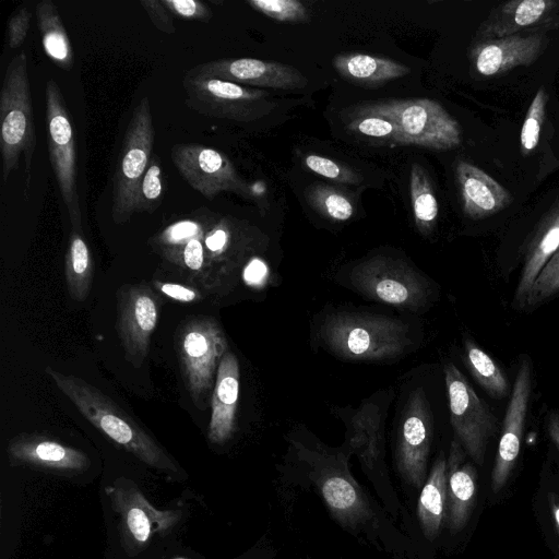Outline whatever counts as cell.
<instances>
[{"mask_svg":"<svg viewBox=\"0 0 559 559\" xmlns=\"http://www.w3.org/2000/svg\"><path fill=\"white\" fill-rule=\"evenodd\" d=\"M45 372L79 412L115 443L155 468L177 471L176 464L160 445L99 389L82 378L62 373L51 367H47Z\"/></svg>","mask_w":559,"mask_h":559,"instance_id":"1","label":"cell"},{"mask_svg":"<svg viewBox=\"0 0 559 559\" xmlns=\"http://www.w3.org/2000/svg\"><path fill=\"white\" fill-rule=\"evenodd\" d=\"M36 147L28 66L25 52L15 55L8 63L0 92V148L2 179L7 182L19 168L24 155V192L31 182L33 155Z\"/></svg>","mask_w":559,"mask_h":559,"instance_id":"2","label":"cell"},{"mask_svg":"<svg viewBox=\"0 0 559 559\" xmlns=\"http://www.w3.org/2000/svg\"><path fill=\"white\" fill-rule=\"evenodd\" d=\"M321 336L335 355L350 360H388L412 344L401 320L359 312H337L323 323Z\"/></svg>","mask_w":559,"mask_h":559,"instance_id":"3","label":"cell"},{"mask_svg":"<svg viewBox=\"0 0 559 559\" xmlns=\"http://www.w3.org/2000/svg\"><path fill=\"white\" fill-rule=\"evenodd\" d=\"M176 350L182 379L199 409L211 403L219 362L228 343L219 323L209 316H194L179 325Z\"/></svg>","mask_w":559,"mask_h":559,"instance_id":"4","label":"cell"},{"mask_svg":"<svg viewBox=\"0 0 559 559\" xmlns=\"http://www.w3.org/2000/svg\"><path fill=\"white\" fill-rule=\"evenodd\" d=\"M350 115H373L393 121L400 129L402 145L448 151L462 141L459 122L441 104L429 98L367 103L357 106Z\"/></svg>","mask_w":559,"mask_h":559,"instance_id":"5","label":"cell"},{"mask_svg":"<svg viewBox=\"0 0 559 559\" xmlns=\"http://www.w3.org/2000/svg\"><path fill=\"white\" fill-rule=\"evenodd\" d=\"M155 130L148 96H144L127 126L112 181L111 218L124 224L136 213L140 182L150 164Z\"/></svg>","mask_w":559,"mask_h":559,"instance_id":"6","label":"cell"},{"mask_svg":"<svg viewBox=\"0 0 559 559\" xmlns=\"http://www.w3.org/2000/svg\"><path fill=\"white\" fill-rule=\"evenodd\" d=\"M186 104L202 116L251 122L269 115L276 106L271 94L234 82L183 75Z\"/></svg>","mask_w":559,"mask_h":559,"instance_id":"7","label":"cell"},{"mask_svg":"<svg viewBox=\"0 0 559 559\" xmlns=\"http://www.w3.org/2000/svg\"><path fill=\"white\" fill-rule=\"evenodd\" d=\"M353 286L365 296L409 310L428 301V281L405 261L377 255L358 263L349 276Z\"/></svg>","mask_w":559,"mask_h":559,"instance_id":"8","label":"cell"},{"mask_svg":"<svg viewBox=\"0 0 559 559\" xmlns=\"http://www.w3.org/2000/svg\"><path fill=\"white\" fill-rule=\"evenodd\" d=\"M45 100L50 165L71 225L73 229L82 230V212L76 187L74 132L61 88L52 79L46 83Z\"/></svg>","mask_w":559,"mask_h":559,"instance_id":"9","label":"cell"},{"mask_svg":"<svg viewBox=\"0 0 559 559\" xmlns=\"http://www.w3.org/2000/svg\"><path fill=\"white\" fill-rule=\"evenodd\" d=\"M444 380L455 438L472 460L483 465L487 444L497 432L498 418L452 362L444 366Z\"/></svg>","mask_w":559,"mask_h":559,"instance_id":"10","label":"cell"},{"mask_svg":"<svg viewBox=\"0 0 559 559\" xmlns=\"http://www.w3.org/2000/svg\"><path fill=\"white\" fill-rule=\"evenodd\" d=\"M170 158L187 183L212 200L223 192L251 198L253 192L221 151L197 143L175 144Z\"/></svg>","mask_w":559,"mask_h":559,"instance_id":"11","label":"cell"},{"mask_svg":"<svg viewBox=\"0 0 559 559\" xmlns=\"http://www.w3.org/2000/svg\"><path fill=\"white\" fill-rule=\"evenodd\" d=\"M433 438L430 404L421 388L414 390L405 404L396 443V467L403 480L421 489L427 479L428 456Z\"/></svg>","mask_w":559,"mask_h":559,"instance_id":"12","label":"cell"},{"mask_svg":"<svg viewBox=\"0 0 559 559\" xmlns=\"http://www.w3.org/2000/svg\"><path fill=\"white\" fill-rule=\"evenodd\" d=\"M159 307V297L147 285H124L117 292V332L124 357L134 368L148 355Z\"/></svg>","mask_w":559,"mask_h":559,"instance_id":"13","label":"cell"},{"mask_svg":"<svg viewBox=\"0 0 559 559\" xmlns=\"http://www.w3.org/2000/svg\"><path fill=\"white\" fill-rule=\"evenodd\" d=\"M185 75L289 91L301 90L308 84V79L295 67L254 58L212 60L197 64Z\"/></svg>","mask_w":559,"mask_h":559,"instance_id":"14","label":"cell"},{"mask_svg":"<svg viewBox=\"0 0 559 559\" xmlns=\"http://www.w3.org/2000/svg\"><path fill=\"white\" fill-rule=\"evenodd\" d=\"M532 394V366L523 356L506 409L501 436L491 473V489L499 492L516 463Z\"/></svg>","mask_w":559,"mask_h":559,"instance_id":"15","label":"cell"},{"mask_svg":"<svg viewBox=\"0 0 559 559\" xmlns=\"http://www.w3.org/2000/svg\"><path fill=\"white\" fill-rule=\"evenodd\" d=\"M542 32H525L498 39L480 40L471 51L476 71L484 76L504 73L534 63L547 46Z\"/></svg>","mask_w":559,"mask_h":559,"instance_id":"16","label":"cell"},{"mask_svg":"<svg viewBox=\"0 0 559 559\" xmlns=\"http://www.w3.org/2000/svg\"><path fill=\"white\" fill-rule=\"evenodd\" d=\"M205 253L223 287L250 250V237L242 222L215 215L204 234Z\"/></svg>","mask_w":559,"mask_h":559,"instance_id":"17","label":"cell"},{"mask_svg":"<svg viewBox=\"0 0 559 559\" xmlns=\"http://www.w3.org/2000/svg\"><path fill=\"white\" fill-rule=\"evenodd\" d=\"M559 2L552 0H512L496 7L480 24L476 36L480 40L498 39L542 28L549 24Z\"/></svg>","mask_w":559,"mask_h":559,"instance_id":"18","label":"cell"},{"mask_svg":"<svg viewBox=\"0 0 559 559\" xmlns=\"http://www.w3.org/2000/svg\"><path fill=\"white\" fill-rule=\"evenodd\" d=\"M455 174L463 212L469 218L484 219L510 205V192L477 166L461 160Z\"/></svg>","mask_w":559,"mask_h":559,"instance_id":"19","label":"cell"},{"mask_svg":"<svg viewBox=\"0 0 559 559\" xmlns=\"http://www.w3.org/2000/svg\"><path fill=\"white\" fill-rule=\"evenodd\" d=\"M239 377L238 359L228 350L219 362L211 399L207 437L212 443H225L236 430Z\"/></svg>","mask_w":559,"mask_h":559,"instance_id":"20","label":"cell"},{"mask_svg":"<svg viewBox=\"0 0 559 559\" xmlns=\"http://www.w3.org/2000/svg\"><path fill=\"white\" fill-rule=\"evenodd\" d=\"M8 455L16 464L60 472H79L88 465L81 451L40 435L15 437L8 445Z\"/></svg>","mask_w":559,"mask_h":559,"instance_id":"21","label":"cell"},{"mask_svg":"<svg viewBox=\"0 0 559 559\" xmlns=\"http://www.w3.org/2000/svg\"><path fill=\"white\" fill-rule=\"evenodd\" d=\"M465 450L455 438L447 460V521L453 533L467 523L476 493V471L464 461Z\"/></svg>","mask_w":559,"mask_h":559,"instance_id":"22","label":"cell"},{"mask_svg":"<svg viewBox=\"0 0 559 559\" xmlns=\"http://www.w3.org/2000/svg\"><path fill=\"white\" fill-rule=\"evenodd\" d=\"M559 248V203L544 218L528 243L520 280L514 293V305L523 308L528 293L542 269Z\"/></svg>","mask_w":559,"mask_h":559,"instance_id":"23","label":"cell"},{"mask_svg":"<svg viewBox=\"0 0 559 559\" xmlns=\"http://www.w3.org/2000/svg\"><path fill=\"white\" fill-rule=\"evenodd\" d=\"M335 71L346 81L374 87L407 75L411 69L395 60L366 53L347 52L333 58Z\"/></svg>","mask_w":559,"mask_h":559,"instance_id":"24","label":"cell"},{"mask_svg":"<svg viewBox=\"0 0 559 559\" xmlns=\"http://www.w3.org/2000/svg\"><path fill=\"white\" fill-rule=\"evenodd\" d=\"M447 515V460L441 453L420 489L417 516L427 539L435 540Z\"/></svg>","mask_w":559,"mask_h":559,"instance_id":"25","label":"cell"},{"mask_svg":"<svg viewBox=\"0 0 559 559\" xmlns=\"http://www.w3.org/2000/svg\"><path fill=\"white\" fill-rule=\"evenodd\" d=\"M36 16L45 53L60 69L72 70L74 58L71 41L55 2L40 0Z\"/></svg>","mask_w":559,"mask_h":559,"instance_id":"26","label":"cell"},{"mask_svg":"<svg viewBox=\"0 0 559 559\" xmlns=\"http://www.w3.org/2000/svg\"><path fill=\"white\" fill-rule=\"evenodd\" d=\"M82 230L73 229L64 259V276L70 297L83 301L92 286L93 259Z\"/></svg>","mask_w":559,"mask_h":559,"instance_id":"27","label":"cell"},{"mask_svg":"<svg viewBox=\"0 0 559 559\" xmlns=\"http://www.w3.org/2000/svg\"><path fill=\"white\" fill-rule=\"evenodd\" d=\"M409 192L416 227L421 235L428 236L436 226L439 206L428 173L418 163L411 166Z\"/></svg>","mask_w":559,"mask_h":559,"instance_id":"28","label":"cell"},{"mask_svg":"<svg viewBox=\"0 0 559 559\" xmlns=\"http://www.w3.org/2000/svg\"><path fill=\"white\" fill-rule=\"evenodd\" d=\"M207 209H199L192 217L179 219L150 239L151 247L160 255L177 251L190 240L204 235L215 217Z\"/></svg>","mask_w":559,"mask_h":559,"instance_id":"29","label":"cell"},{"mask_svg":"<svg viewBox=\"0 0 559 559\" xmlns=\"http://www.w3.org/2000/svg\"><path fill=\"white\" fill-rule=\"evenodd\" d=\"M119 506L122 509L124 528L138 544H144L150 539L158 521L171 524L175 520L174 513L153 509L136 490L131 491Z\"/></svg>","mask_w":559,"mask_h":559,"instance_id":"30","label":"cell"},{"mask_svg":"<svg viewBox=\"0 0 559 559\" xmlns=\"http://www.w3.org/2000/svg\"><path fill=\"white\" fill-rule=\"evenodd\" d=\"M464 360L476 382L493 399L509 395V379L500 366L473 341H465Z\"/></svg>","mask_w":559,"mask_h":559,"instance_id":"31","label":"cell"},{"mask_svg":"<svg viewBox=\"0 0 559 559\" xmlns=\"http://www.w3.org/2000/svg\"><path fill=\"white\" fill-rule=\"evenodd\" d=\"M322 496L340 522L348 524L364 514V503L354 483L342 476L325 477L321 483Z\"/></svg>","mask_w":559,"mask_h":559,"instance_id":"32","label":"cell"},{"mask_svg":"<svg viewBox=\"0 0 559 559\" xmlns=\"http://www.w3.org/2000/svg\"><path fill=\"white\" fill-rule=\"evenodd\" d=\"M305 195L312 209L333 222H346L355 214L353 198L336 187L314 183L306 189Z\"/></svg>","mask_w":559,"mask_h":559,"instance_id":"33","label":"cell"},{"mask_svg":"<svg viewBox=\"0 0 559 559\" xmlns=\"http://www.w3.org/2000/svg\"><path fill=\"white\" fill-rule=\"evenodd\" d=\"M366 413H358L356 419H353L354 444L366 466L373 467L379 459L381 450V433L379 420L370 419Z\"/></svg>","mask_w":559,"mask_h":559,"instance_id":"34","label":"cell"},{"mask_svg":"<svg viewBox=\"0 0 559 559\" xmlns=\"http://www.w3.org/2000/svg\"><path fill=\"white\" fill-rule=\"evenodd\" d=\"M164 197V179L159 159L152 156L150 164L140 182L136 197V213L155 212Z\"/></svg>","mask_w":559,"mask_h":559,"instance_id":"35","label":"cell"},{"mask_svg":"<svg viewBox=\"0 0 559 559\" xmlns=\"http://www.w3.org/2000/svg\"><path fill=\"white\" fill-rule=\"evenodd\" d=\"M347 129L381 142L402 145L400 129L393 121L373 115H349Z\"/></svg>","mask_w":559,"mask_h":559,"instance_id":"36","label":"cell"},{"mask_svg":"<svg viewBox=\"0 0 559 559\" xmlns=\"http://www.w3.org/2000/svg\"><path fill=\"white\" fill-rule=\"evenodd\" d=\"M559 293V248L536 277L523 309L534 308Z\"/></svg>","mask_w":559,"mask_h":559,"instance_id":"37","label":"cell"},{"mask_svg":"<svg viewBox=\"0 0 559 559\" xmlns=\"http://www.w3.org/2000/svg\"><path fill=\"white\" fill-rule=\"evenodd\" d=\"M247 3L277 22L302 23L310 19L304 3L297 0H249Z\"/></svg>","mask_w":559,"mask_h":559,"instance_id":"38","label":"cell"},{"mask_svg":"<svg viewBox=\"0 0 559 559\" xmlns=\"http://www.w3.org/2000/svg\"><path fill=\"white\" fill-rule=\"evenodd\" d=\"M546 103L547 95L545 88L539 87L528 107L521 130V148L523 154L533 151L539 142Z\"/></svg>","mask_w":559,"mask_h":559,"instance_id":"39","label":"cell"},{"mask_svg":"<svg viewBox=\"0 0 559 559\" xmlns=\"http://www.w3.org/2000/svg\"><path fill=\"white\" fill-rule=\"evenodd\" d=\"M305 165L314 174L334 182L359 185L362 181V177L354 169L322 155H307Z\"/></svg>","mask_w":559,"mask_h":559,"instance_id":"40","label":"cell"},{"mask_svg":"<svg viewBox=\"0 0 559 559\" xmlns=\"http://www.w3.org/2000/svg\"><path fill=\"white\" fill-rule=\"evenodd\" d=\"M169 12L181 20L209 23L213 13L202 1L198 0H162Z\"/></svg>","mask_w":559,"mask_h":559,"instance_id":"41","label":"cell"},{"mask_svg":"<svg viewBox=\"0 0 559 559\" xmlns=\"http://www.w3.org/2000/svg\"><path fill=\"white\" fill-rule=\"evenodd\" d=\"M31 11L27 7L17 8L10 16L7 26V38L11 49L19 48L26 38L29 24Z\"/></svg>","mask_w":559,"mask_h":559,"instance_id":"42","label":"cell"},{"mask_svg":"<svg viewBox=\"0 0 559 559\" xmlns=\"http://www.w3.org/2000/svg\"><path fill=\"white\" fill-rule=\"evenodd\" d=\"M153 283L163 295L175 301L192 304L203 299L201 292L192 285L163 281H154Z\"/></svg>","mask_w":559,"mask_h":559,"instance_id":"43","label":"cell"},{"mask_svg":"<svg viewBox=\"0 0 559 559\" xmlns=\"http://www.w3.org/2000/svg\"><path fill=\"white\" fill-rule=\"evenodd\" d=\"M140 4L158 31L168 35L176 32L173 14L163 4L162 0H141Z\"/></svg>","mask_w":559,"mask_h":559,"instance_id":"44","label":"cell"},{"mask_svg":"<svg viewBox=\"0 0 559 559\" xmlns=\"http://www.w3.org/2000/svg\"><path fill=\"white\" fill-rule=\"evenodd\" d=\"M267 275L266 264L260 258H251L246 264L242 277L246 284L259 286L264 283Z\"/></svg>","mask_w":559,"mask_h":559,"instance_id":"45","label":"cell"},{"mask_svg":"<svg viewBox=\"0 0 559 559\" xmlns=\"http://www.w3.org/2000/svg\"><path fill=\"white\" fill-rule=\"evenodd\" d=\"M548 435L559 451V411L549 413L547 418Z\"/></svg>","mask_w":559,"mask_h":559,"instance_id":"46","label":"cell"},{"mask_svg":"<svg viewBox=\"0 0 559 559\" xmlns=\"http://www.w3.org/2000/svg\"><path fill=\"white\" fill-rule=\"evenodd\" d=\"M552 518L556 524V527L559 532V501H554L551 504Z\"/></svg>","mask_w":559,"mask_h":559,"instance_id":"47","label":"cell"},{"mask_svg":"<svg viewBox=\"0 0 559 559\" xmlns=\"http://www.w3.org/2000/svg\"><path fill=\"white\" fill-rule=\"evenodd\" d=\"M177 559H185V558H177Z\"/></svg>","mask_w":559,"mask_h":559,"instance_id":"48","label":"cell"}]
</instances>
